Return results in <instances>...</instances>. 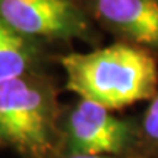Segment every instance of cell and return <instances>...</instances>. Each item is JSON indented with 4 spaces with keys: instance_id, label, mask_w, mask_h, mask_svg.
<instances>
[{
    "instance_id": "cell-3",
    "label": "cell",
    "mask_w": 158,
    "mask_h": 158,
    "mask_svg": "<svg viewBox=\"0 0 158 158\" xmlns=\"http://www.w3.org/2000/svg\"><path fill=\"white\" fill-rule=\"evenodd\" d=\"M0 19L31 40L76 38L89 31L85 13L72 0H0Z\"/></svg>"
},
{
    "instance_id": "cell-2",
    "label": "cell",
    "mask_w": 158,
    "mask_h": 158,
    "mask_svg": "<svg viewBox=\"0 0 158 158\" xmlns=\"http://www.w3.org/2000/svg\"><path fill=\"white\" fill-rule=\"evenodd\" d=\"M51 113L44 91L23 78L0 82V138L32 154L50 148Z\"/></svg>"
},
{
    "instance_id": "cell-7",
    "label": "cell",
    "mask_w": 158,
    "mask_h": 158,
    "mask_svg": "<svg viewBox=\"0 0 158 158\" xmlns=\"http://www.w3.org/2000/svg\"><path fill=\"white\" fill-rule=\"evenodd\" d=\"M142 129L148 141L158 145V94L151 100L145 111L142 120Z\"/></svg>"
},
{
    "instance_id": "cell-4",
    "label": "cell",
    "mask_w": 158,
    "mask_h": 158,
    "mask_svg": "<svg viewBox=\"0 0 158 158\" xmlns=\"http://www.w3.org/2000/svg\"><path fill=\"white\" fill-rule=\"evenodd\" d=\"M68 141L72 154L116 155L130 141V127L110 110L81 100L68 118Z\"/></svg>"
},
{
    "instance_id": "cell-6",
    "label": "cell",
    "mask_w": 158,
    "mask_h": 158,
    "mask_svg": "<svg viewBox=\"0 0 158 158\" xmlns=\"http://www.w3.org/2000/svg\"><path fill=\"white\" fill-rule=\"evenodd\" d=\"M31 41L0 19V82L22 78L31 69L35 59Z\"/></svg>"
},
{
    "instance_id": "cell-1",
    "label": "cell",
    "mask_w": 158,
    "mask_h": 158,
    "mask_svg": "<svg viewBox=\"0 0 158 158\" xmlns=\"http://www.w3.org/2000/svg\"><path fill=\"white\" fill-rule=\"evenodd\" d=\"M60 62L68 89L110 111L157 95V60L139 45L113 44Z\"/></svg>"
},
{
    "instance_id": "cell-5",
    "label": "cell",
    "mask_w": 158,
    "mask_h": 158,
    "mask_svg": "<svg viewBox=\"0 0 158 158\" xmlns=\"http://www.w3.org/2000/svg\"><path fill=\"white\" fill-rule=\"evenodd\" d=\"M106 27L135 45L158 48V0H94Z\"/></svg>"
},
{
    "instance_id": "cell-8",
    "label": "cell",
    "mask_w": 158,
    "mask_h": 158,
    "mask_svg": "<svg viewBox=\"0 0 158 158\" xmlns=\"http://www.w3.org/2000/svg\"><path fill=\"white\" fill-rule=\"evenodd\" d=\"M68 158H113L111 155H84V154H70Z\"/></svg>"
}]
</instances>
